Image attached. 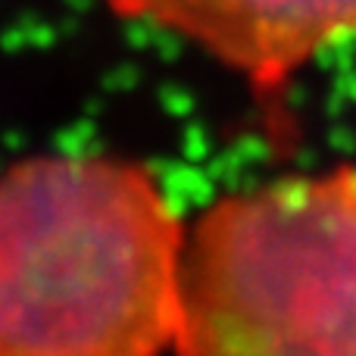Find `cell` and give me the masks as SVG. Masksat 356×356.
Masks as SVG:
<instances>
[{
  "label": "cell",
  "mask_w": 356,
  "mask_h": 356,
  "mask_svg": "<svg viewBox=\"0 0 356 356\" xmlns=\"http://www.w3.org/2000/svg\"><path fill=\"white\" fill-rule=\"evenodd\" d=\"M175 353H356V166L225 194L197 216Z\"/></svg>",
  "instance_id": "cell-2"
},
{
  "label": "cell",
  "mask_w": 356,
  "mask_h": 356,
  "mask_svg": "<svg viewBox=\"0 0 356 356\" xmlns=\"http://www.w3.org/2000/svg\"><path fill=\"white\" fill-rule=\"evenodd\" d=\"M113 16L194 41L275 110L328 47L356 38V0H106Z\"/></svg>",
  "instance_id": "cell-3"
},
{
  "label": "cell",
  "mask_w": 356,
  "mask_h": 356,
  "mask_svg": "<svg viewBox=\"0 0 356 356\" xmlns=\"http://www.w3.org/2000/svg\"><path fill=\"white\" fill-rule=\"evenodd\" d=\"M184 241L144 163H13L0 172V356L175 353Z\"/></svg>",
  "instance_id": "cell-1"
}]
</instances>
